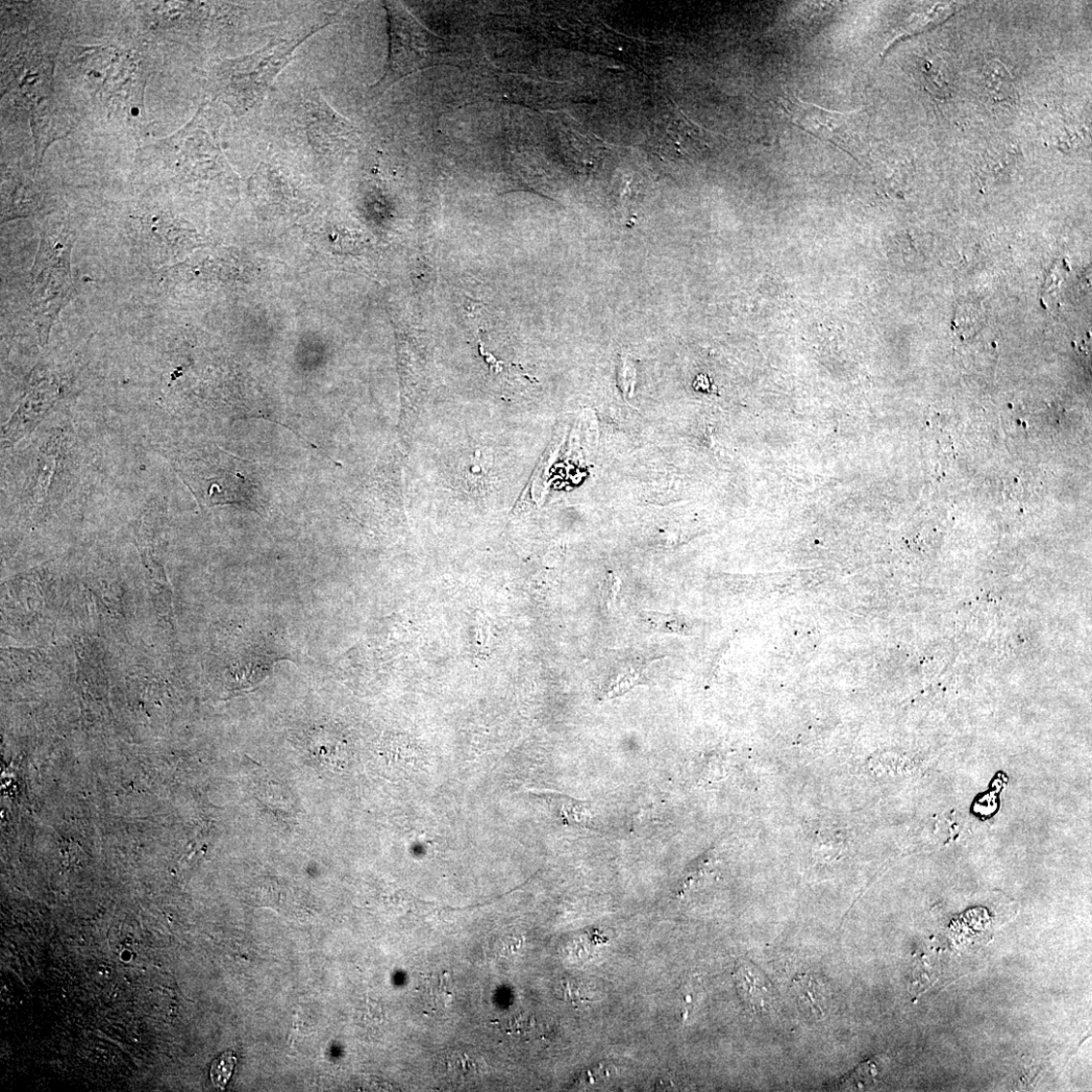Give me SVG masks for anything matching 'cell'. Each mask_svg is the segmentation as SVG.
I'll use <instances>...</instances> for the list:
<instances>
[{"label":"cell","mask_w":1092,"mask_h":1092,"mask_svg":"<svg viewBox=\"0 0 1092 1092\" xmlns=\"http://www.w3.org/2000/svg\"><path fill=\"white\" fill-rule=\"evenodd\" d=\"M327 24L313 28L300 37L270 44L258 51L222 61L213 76L218 96L235 112L242 114L262 102L297 48Z\"/></svg>","instance_id":"1"},{"label":"cell","mask_w":1092,"mask_h":1092,"mask_svg":"<svg viewBox=\"0 0 1092 1092\" xmlns=\"http://www.w3.org/2000/svg\"><path fill=\"white\" fill-rule=\"evenodd\" d=\"M72 233L62 225L44 231L36 261L31 271L30 307L45 344L72 290L70 254Z\"/></svg>","instance_id":"2"},{"label":"cell","mask_w":1092,"mask_h":1092,"mask_svg":"<svg viewBox=\"0 0 1092 1092\" xmlns=\"http://www.w3.org/2000/svg\"><path fill=\"white\" fill-rule=\"evenodd\" d=\"M389 17L390 50L386 71L382 79L371 86L368 93L382 95L395 83L410 74L438 65L444 54L443 44L422 27L402 7L386 3Z\"/></svg>","instance_id":"3"},{"label":"cell","mask_w":1092,"mask_h":1092,"mask_svg":"<svg viewBox=\"0 0 1092 1092\" xmlns=\"http://www.w3.org/2000/svg\"><path fill=\"white\" fill-rule=\"evenodd\" d=\"M218 115L205 105L176 135L157 147L159 159L179 171L217 172L227 167L219 142Z\"/></svg>","instance_id":"4"},{"label":"cell","mask_w":1092,"mask_h":1092,"mask_svg":"<svg viewBox=\"0 0 1092 1092\" xmlns=\"http://www.w3.org/2000/svg\"><path fill=\"white\" fill-rule=\"evenodd\" d=\"M785 112L796 125L806 133L832 143L857 158L864 143V129L859 114L825 110L788 97L782 102Z\"/></svg>","instance_id":"5"},{"label":"cell","mask_w":1092,"mask_h":1092,"mask_svg":"<svg viewBox=\"0 0 1092 1092\" xmlns=\"http://www.w3.org/2000/svg\"><path fill=\"white\" fill-rule=\"evenodd\" d=\"M55 55L30 51L21 53L11 66V86L17 101L32 111L53 99Z\"/></svg>","instance_id":"6"},{"label":"cell","mask_w":1092,"mask_h":1092,"mask_svg":"<svg viewBox=\"0 0 1092 1092\" xmlns=\"http://www.w3.org/2000/svg\"><path fill=\"white\" fill-rule=\"evenodd\" d=\"M57 395L58 386L54 379L36 382L9 422L5 431L6 442H15L29 433L53 406Z\"/></svg>","instance_id":"7"},{"label":"cell","mask_w":1092,"mask_h":1092,"mask_svg":"<svg viewBox=\"0 0 1092 1092\" xmlns=\"http://www.w3.org/2000/svg\"><path fill=\"white\" fill-rule=\"evenodd\" d=\"M29 113L35 140V159L36 162H41L47 148L70 133V122L54 101Z\"/></svg>","instance_id":"8"},{"label":"cell","mask_w":1092,"mask_h":1092,"mask_svg":"<svg viewBox=\"0 0 1092 1092\" xmlns=\"http://www.w3.org/2000/svg\"><path fill=\"white\" fill-rule=\"evenodd\" d=\"M734 978L738 994L748 1007L756 1012H762L770 1004L771 986L754 966L749 963L738 964Z\"/></svg>","instance_id":"9"},{"label":"cell","mask_w":1092,"mask_h":1092,"mask_svg":"<svg viewBox=\"0 0 1092 1092\" xmlns=\"http://www.w3.org/2000/svg\"><path fill=\"white\" fill-rule=\"evenodd\" d=\"M11 183V193L4 202L3 215L6 216V221L29 216L41 202V191L30 180L17 176Z\"/></svg>","instance_id":"10"},{"label":"cell","mask_w":1092,"mask_h":1092,"mask_svg":"<svg viewBox=\"0 0 1092 1092\" xmlns=\"http://www.w3.org/2000/svg\"><path fill=\"white\" fill-rule=\"evenodd\" d=\"M793 988L796 989L800 1004L816 1019H823L828 1012V987L817 978L810 975H800L794 979Z\"/></svg>","instance_id":"11"},{"label":"cell","mask_w":1092,"mask_h":1092,"mask_svg":"<svg viewBox=\"0 0 1092 1092\" xmlns=\"http://www.w3.org/2000/svg\"><path fill=\"white\" fill-rule=\"evenodd\" d=\"M1015 158V154L1010 152L991 154L980 163L977 176L984 185L997 184L1007 177Z\"/></svg>","instance_id":"12"},{"label":"cell","mask_w":1092,"mask_h":1092,"mask_svg":"<svg viewBox=\"0 0 1092 1092\" xmlns=\"http://www.w3.org/2000/svg\"><path fill=\"white\" fill-rule=\"evenodd\" d=\"M987 70L986 84L990 92L1000 98V101H1007V99L1013 101L1016 91L1006 68L1001 63H995Z\"/></svg>","instance_id":"13"},{"label":"cell","mask_w":1092,"mask_h":1092,"mask_svg":"<svg viewBox=\"0 0 1092 1092\" xmlns=\"http://www.w3.org/2000/svg\"><path fill=\"white\" fill-rule=\"evenodd\" d=\"M983 315L974 304H965L958 307L954 320V331L960 336H970L976 333L982 326Z\"/></svg>","instance_id":"14"},{"label":"cell","mask_w":1092,"mask_h":1092,"mask_svg":"<svg viewBox=\"0 0 1092 1092\" xmlns=\"http://www.w3.org/2000/svg\"><path fill=\"white\" fill-rule=\"evenodd\" d=\"M549 802L555 805L559 810V815L567 823L585 824L587 821V810L584 805L577 803L574 800L563 798L559 796H549Z\"/></svg>","instance_id":"15"},{"label":"cell","mask_w":1092,"mask_h":1092,"mask_svg":"<svg viewBox=\"0 0 1092 1092\" xmlns=\"http://www.w3.org/2000/svg\"><path fill=\"white\" fill-rule=\"evenodd\" d=\"M236 1063V1056L232 1052L222 1054L214 1062L210 1075L213 1085L216 1088L220 1090L225 1089L233 1075Z\"/></svg>","instance_id":"16"},{"label":"cell","mask_w":1092,"mask_h":1092,"mask_svg":"<svg viewBox=\"0 0 1092 1092\" xmlns=\"http://www.w3.org/2000/svg\"><path fill=\"white\" fill-rule=\"evenodd\" d=\"M879 1075L878 1065L873 1060H869L858 1067V1070L850 1075L845 1083L849 1086H856L861 1088L876 1081Z\"/></svg>","instance_id":"17"},{"label":"cell","mask_w":1092,"mask_h":1092,"mask_svg":"<svg viewBox=\"0 0 1092 1092\" xmlns=\"http://www.w3.org/2000/svg\"><path fill=\"white\" fill-rule=\"evenodd\" d=\"M619 383L623 387L625 393L632 394L635 383V370L631 362L626 358L623 359L622 367L619 370Z\"/></svg>","instance_id":"18"},{"label":"cell","mask_w":1092,"mask_h":1092,"mask_svg":"<svg viewBox=\"0 0 1092 1092\" xmlns=\"http://www.w3.org/2000/svg\"><path fill=\"white\" fill-rule=\"evenodd\" d=\"M638 675H634L633 673L626 675L622 679H618L619 681L612 687L609 694L613 695V697H617V695L627 692L636 683Z\"/></svg>","instance_id":"19"}]
</instances>
